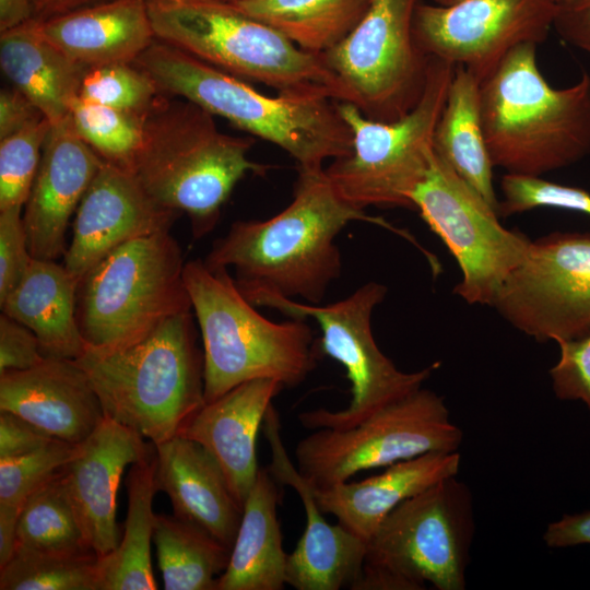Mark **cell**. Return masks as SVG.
Returning a JSON list of instances; mask_svg holds the SVG:
<instances>
[{"mask_svg": "<svg viewBox=\"0 0 590 590\" xmlns=\"http://www.w3.org/2000/svg\"><path fill=\"white\" fill-rule=\"evenodd\" d=\"M104 416L154 446L178 436L204 405L203 351L192 310L168 318L144 339L78 359Z\"/></svg>", "mask_w": 590, "mask_h": 590, "instance_id": "8992f818", "label": "cell"}, {"mask_svg": "<svg viewBox=\"0 0 590 590\" xmlns=\"http://www.w3.org/2000/svg\"><path fill=\"white\" fill-rule=\"evenodd\" d=\"M481 81L456 66L446 102L435 128V153L497 212L493 163L480 110Z\"/></svg>", "mask_w": 590, "mask_h": 590, "instance_id": "f1b7e54d", "label": "cell"}, {"mask_svg": "<svg viewBox=\"0 0 590 590\" xmlns=\"http://www.w3.org/2000/svg\"><path fill=\"white\" fill-rule=\"evenodd\" d=\"M79 282L56 260L33 259L1 311L31 329L45 357L78 359L86 343L76 318Z\"/></svg>", "mask_w": 590, "mask_h": 590, "instance_id": "484cf974", "label": "cell"}, {"mask_svg": "<svg viewBox=\"0 0 590 590\" xmlns=\"http://www.w3.org/2000/svg\"><path fill=\"white\" fill-rule=\"evenodd\" d=\"M493 307L538 342L590 333V233H552L531 241Z\"/></svg>", "mask_w": 590, "mask_h": 590, "instance_id": "9a60e30c", "label": "cell"}, {"mask_svg": "<svg viewBox=\"0 0 590 590\" xmlns=\"http://www.w3.org/2000/svg\"><path fill=\"white\" fill-rule=\"evenodd\" d=\"M263 430L272 452V462L267 469L280 484L290 485L297 492L306 515L303 535L287 554L286 585L296 590L350 589L362 570L367 543L339 522L330 524L324 519L311 486L285 451L273 404L264 416Z\"/></svg>", "mask_w": 590, "mask_h": 590, "instance_id": "ffe728a7", "label": "cell"}, {"mask_svg": "<svg viewBox=\"0 0 590 590\" xmlns=\"http://www.w3.org/2000/svg\"><path fill=\"white\" fill-rule=\"evenodd\" d=\"M154 448L133 429L104 417L62 468L69 502L86 543L98 557L113 552L121 538L116 507L125 468L142 460Z\"/></svg>", "mask_w": 590, "mask_h": 590, "instance_id": "ac0fdd59", "label": "cell"}, {"mask_svg": "<svg viewBox=\"0 0 590 590\" xmlns=\"http://www.w3.org/2000/svg\"><path fill=\"white\" fill-rule=\"evenodd\" d=\"M557 8L554 0L418 2L413 32L425 55L462 66L482 82L514 48L543 43Z\"/></svg>", "mask_w": 590, "mask_h": 590, "instance_id": "2e32d148", "label": "cell"}, {"mask_svg": "<svg viewBox=\"0 0 590 590\" xmlns=\"http://www.w3.org/2000/svg\"><path fill=\"white\" fill-rule=\"evenodd\" d=\"M418 0H373L359 23L320 54L354 104L369 119L391 122L423 94L429 56L413 32Z\"/></svg>", "mask_w": 590, "mask_h": 590, "instance_id": "4fadbf2b", "label": "cell"}, {"mask_svg": "<svg viewBox=\"0 0 590 590\" xmlns=\"http://www.w3.org/2000/svg\"><path fill=\"white\" fill-rule=\"evenodd\" d=\"M33 17L32 0H0V32L21 25Z\"/></svg>", "mask_w": 590, "mask_h": 590, "instance_id": "7dc6e473", "label": "cell"}, {"mask_svg": "<svg viewBox=\"0 0 590 590\" xmlns=\"http://www.w3.org/2000/svg\"><path fill=\"white\" fill-rule=\"evenodd\" d=\"M387 287L370 281L347 297L329 304H307L292 299L272 302L269 307L290 318L314 319L321 331L319 353L339 362L351 382V401L343 410L323 408L298 414L308 429H347L367 420L390 403L420 389L438 364L406 373L400 370L377 345L371 316L381 304Z\"/></svg>", "mask_w": 590, "mask_h": 590, "instance_id": "8fae6325", "label": "cell"}, {"mask_svg": "<svg viewBox=\"0 0 590 590\" xmlns=\"http://www.w3.org/2000/svg\"><path fill=\"white\" fill-rule=\"evenodd\" d=\"M70 116L79 135L103 160L130 170L142 142L143 115L76 96Z\"/></svg>", "mask_w": 590, "mask_h": 590, "instance_id": "e575fe53", "label": "cell"}, {"mask_svg": "<svg viewBox=\"0 0 590 590\" xmlns=\"http://www.w3.org/2000/svg\"><path fill=\"white\" fill-rule=\"evenodd\" d=\"M50 128V121L42 118L0 140V211L24 206Z\"/></svg>", "mask_w": 590, "mask_h": 590, "instance_id": "8d00e7d4", "label": "cell"}, {"mask_svg": "<svg viewBox=\"0 0 590 590\" xmlns=\"http://www.w3.org/2000/svg\"><path fill=\"white\" fill-rule=\"evenodd\" d=\"M1 590H101L95 552L51 553L15 547L0 567Z\"/></svg>", "mask_w": 590, "mask_h": 590, "instance_id": "836d02e7", "label": "cell"}, {"mask_svg": "<svg viewBox=\"0 0 590 590\" xmlns=\"http://www.w3.org/2000/svg\"><path fill=\"white\" fill-rule=\"evenodd\" d=\"M460 463L458 451L427 452L396 462L384 472L358 482L311 488L323 514L334 516L340 524L367 543L399 504L456 476Z\"/></svg>", "mask_w": 590, "mask_h": 590, "instance_id": "cb8c5ba5", "label": "cell"}, {"mask_svg": "<svg viewBox=\"0 0 590 590\" xmlns=\"http://www.w3.org/2000/svg\"><path fill=\"white\" fill-rule=\"evenodd\" d=\"M462 439L444 398L421 387L354 427L315 429L295 448L296 468L323 488L427 452L458 451Z\"/></svg>", "mask_w": 590, "mask_h": 590, "instance_id": "7c38bea8", "label": "cell"}, {"mask_svg": "<svg viewBox=\"0 0 590 590\" xmlns=\"http://www.w3.org/2000/svg\"><path fill=\"white\" fill-rule=\"evenodd\" d=\"M33 259L22 208L0 211V302L19 285Z\"/></svg>", "mask_w": 590, "mask_h": 590, "instance_id": "60d3db41", "label": "cell"}, {"mask_svg": "<svg viewBox=\"0 0 590 590\" xmlns=\"http://www.w3.org/2000/svg\"><path fill=\"white\" fill-rule=\"evenodd\" d=\"M161 93L187 99L292 156L299 169L352 152L353 135L338 101L318 94L268 96L237 76L155 39L133 62Z\"/></svg>", "mask_w": 590, "mask_h": 590, "instance_id": "7a4b0ae2", "label": "cell"}, {"mask_svg": "<svg viewBox=\"0 0 590 590\" xmlns=\"http://www.w3.org/2000/svg\"><path fill=\"white\" fill-rule=\"evenodd\" d=\"M283 388L273 379L243 382L205 402L179 433L212 456L241 507L260 470L256 452L259 429Z\"/></svg>", "mask_w": 590, "mask_h": 590, "instance_id": "7402d4cb", "label": "cell"}, {"mask_svg": "<svg viewBox=\"0 0 590 590\" xmlns=\"http://www.w3.org/2000/svg\"><path fill=\"white\" fill-rule=\"evenodd\" d=\"M155 38L241 80L279 93H307L351 103L320 55L219 0H146Z\"/></svg>", "mask_w": 590, "mask_h": 590, "instance_id": "52a82bcc", "label": "cell"}, {"mask_svg": "<svg viewBox=\"0 0 590 590\" xmlns=\"http://www.w3.org/2000/svg\"><path fill=\"white\" fill-rule=\"evenodd\" d=\"M156 484L173 514L190 521L232 550L243 507L212 456L198 442L175 436L155 446Z\"/></svg>", "mask_w": 590, "mask_h": 590, "instance_id": "603a6c76", "label": "cell"}, {"mask_svg": "<svg viewBox=\"0 0 590 590\" xmlns=\"http://www.w3.org/2000/svg\"><path fill=\"white\" fill-rule=\"evenodd\" d=\"M0 411L71 444L83 442L105 417L84 369L74 359L55 357L30 369L1 373Z\"/></svg>", "mask_w": 590, "mask_h": 590, "instance_id": "44dd1931", "label": "cell"}, {"mask_svg": "<svg viewBox=\"0 0 590 590\" xmlns=\"http://www.w3.org/2000/svg\"><path fill=\"white\" fill-rule=\"evenodd\" d=\"M184 257L169 232L115 249L79 282L76 318L86 350L139 342L168 318L192 310Z\"/></svg>", "mask_w": 590, "mask_h": 590, "instance_id": "9c48e42d", "label": "cell"}, {"mask_svg": "<svg viewBox=\"0 0 590 590\" xmlns=\"http://www.w3.org/2000/svg\"><path fill=\"white\" fill-rule=\"evenodd\" d=\"M153 542L166 590H215L231 550L174 514L155 515Z\"/></svg>", "mask_w": 590, "mask_h": 590, "instance_id": "1f68e13d", "label": "cell"}, {"mask_svg": "<svg viewBox=\"0 0 590 590\" xmlns=\"http://www.w3.org/2000/svg\"><path fill=\"white\" fill-rule=\"evenodd\" d=\"M103 158L79 135L70 114L51 125L22 214L34 259L63 256L69 221Z\"/></svg>", "mask_w": 590, "mask_h": 590, "instance_id": "d6986e66", "label": "cell"}, {"mask_svg": "<svg viewBox=\"0 0 590 590\" xmlns=\"http://www.w3.org/2000/svg\"><path fill=\"white\" fill-rule=\"evenodd\" d=\"M156 451L131 464L127 476L128 511L118 546L98 557L101 590H155L151 557L155 514Z\"/></svg>", "mask_w": 590, "mask_h": 590, "instance_id": "f546056e", "label": "cell"}, {"mask_svg": "<svg viewBox=\"0 0 590 590\" xmlns=\"http://www.w3.org/2000/svg\"><path fill=\"white\" fill-rule=\"evenodd\" d=\"M46 118L42 111L19 90L4 88L0 93V140L32 122Z\"/></svg>", "mask_w": 590, "mask_h": 590, "instance_id": "f6af8a7d", "label": "cell"}, {"mask_svg": "<svg viewBox=\"0 0 590 590\" xmlns=\"http://www.w3.org/2000/svg\"><path fill=\"white\" fill-rule=\"evenodd\" d=\"M365 221L411 236L345 199L321 169H299L293 198L268 220L234 222L204 263L234 269L240 293L256 307L279 299L320 304L342 271L335 239L351 222Z\"/></svg>", "mask_w": 590, "mask_h": 590, "instance_id": "6da1fadb", "label": "cell"}, {"mask_svg": "<svg viewBox=\"0 0 590 590\" xmlns=\"http://www.w3.org/2000/svg\"><path fill=\"white\" fill-rule=\"evenodd\" d=\"M373 0H239L233 7L320 55L359 23ZM228 3V2H227Z\"/></svg>", "mask_w": 590, "mask_h": 590, "instance_id": "4dcf8cb0", "label": "cell"}, {"mask_svg": "<svg viewBox=\"0 0 590 590\" xmlns=\"http://www.w3.org/2000/svg\"><path fill=\"white\" fill-rule=\"evenodd\" d=\"M498 216L535 208H557L590 215V193L581 188L554 184L538 176L506 174L500 182Z\"/></svg>", "mask_w": 590, "mask_h": 590, "instance_id": "f35d334b", "label": "cell"}, {"mask_svg": "<svg viewBox=\"0 0 590 590\" xmlns=\"http://www.w3.org/2000/svg\"><path fill=\"white\" fill-rule=\"evenodd\" d=\"M43 36L83 67L133 63L156 39L146 0H105L44 21Z\"/></svg>", "mask_w": 590, "mask_h": 590, "instance_id": "d4e9b609", "label": "cell"}, {"mask_svg": "<svg viewBox=\"0 0 590 590\" xmlns=\"http://www.w3.org/2000/svg\"><path fill=\"white\" fill-rule=\"evenodd\" d=\"M535 44L514 48L480 84V110L494 167L538 176L590 154V75L554 88Z\"/></svg>", "mask_w": 590, "mask_h": 590, "instance_id": "3957f363", "label": "cell"}, {"mask_svg": "<svg viewBox=\"0 0 590 590\" xmlns=\"http://www.w3.org/2000/svg\"><path fill=\"white\" fill-rule=\"evenodd\" d=\"M456 66L429 56L426 84L416 106L402 118H367L352 103L338 109L353 135L352 152L324 168L340 196L351 204L414 210L411 197L425 177L433 138Z\"/></svg>", "mask_w": 590, "mask_h": 590, "instance_id": "30bf717a", "label": "cell"}, {"mask_svg": "<svg viewBox=\"0 0 590 590\" xmlns=\"http://www.w3.org/2000/svg\"><path fill=\"white\" fill-rule=\"evenodd\" d=\"M255 140L221 132L213 115L161 93L143 115L140 149L130 172L160 204L186 213L192 235H208L246 174L267 166L248 157Z\"/></svg>", "mask_w": 590, "mask_h": 590, "instance_id": "277c9868", "label": "cell"}, {"mask_svg": "<svg viewBox=\"0 0 590 590\" xmlns=\"http://www.w3.org/2000/svg\"><path fill=\"white\" fill-rule=\"evenodd\" d=\"M184 279L200 330L205 402L255 379L300 385L317 366L318 340L304 319L262 316L225 268L185 263Z\"/></svg>", "mask_w": 590, "mask_h": 590, "instance_id": "5b68a950", "label": "cell"}, {"mask_svg": "<svg viewBox=\"0 0 590 590\" xmlns=\"http://www.w3.org/2000/svg\"><path fill=\"white\" fill-rule=\"evenodd\" d=\"M279 484L268 469L260 468L215 590H281L286 585L287 554L278 519L282 498Z\"/></svg>", "mask_w": 590, "mask_h": 590, "instance_id": "83f0119b", "label": "cell"}, {"mask_svg": "<svg viewBox=\"0 0 590 590\" xmlns=\"http://www.w3.org/2000/svg\"><path fill=\"white\" fill-rule=\"evenodd\" d=\"M56 439L23 420L0 411V459H12L33 452Z\"/></svg>", "mask_w": 590, "mask_h": 590, "instance_id": "7bdbcfd3", "label": "cell"}, {"mask_svg": "<svg viewBox=\"0 0 590 590\" xmlns=\"http://www.w3.org/2000/svg\"><path fill=\"white\" fill-rule=\"evenodd\" d=\"M543 540L552 548L590 544V510L564 515L548 523Z\"/></svg>", "mask_w": 590, "mask_h": 590, "instance_id": "bcb514c9", "label": "cell"}, {"mask_svg": "<svg viewBox=\"0 0 590 590\" xmlns=\"http://www.w3.org/2000/svg\"><path fill=\"white\" fill-rule=\"evenodd\" d=\"M411 200L460 267L462 278L453 293L470 305L493 306L498 290L523 260L531 240L505 228L496 210L435 151Z\"/></svg>", "mask_w": 590, "mask_h": 590, "instance_id": "5bb4252c", "label": "cell"}, {"mask_svg": "<svg viewBox=\"0 0 590 590\" xmlns=\"http://www.w3.org/2000/svg\"><path fill=\"white\" fill-rule=\"evenodd\" d=\"M61 470L23 504L15 547L51 553L94 552L86 543L69 502Z\"/></svg>", "mask_w": 590, "mask_h": 590, "instance_id": "d6a6232c", "label": "cell"}, {"mask_svg": "<svg viewBox=\"0 0 590 590\" xmlns=\"http://www.w3.org/2000/svg\"><path fill=\"white\" fill-rule=\"evenodd\" d=\"M45 358L34 332L1 311L0 374L9 370L30 369Z\"/></svg>", "mask_w": 590, "mask_h": 590, "instance_id": "b9f144b4", "label": "cell"}, {"mask_svg": "<svg viewBox=\"0 0 590 590\" xmlns=\"http://www.w3.org/2000/svg\"><path fill=\"white\" fill-rule=\"evenodd\" d=\"M180 214L156 202L130 170L103 160L76 209L62 264L80 282L126 243L170 232Z\"/></svg>", "mask_w": 590, "mask_h": 590, "instance_id": "e0dca14e", "label": "cell"}, {"mask_svg": "<svg viewBox=\"0 0 590 590\" xmlns=\"http://www.w3.org/2000/svg\"><path fill=\"white\" fill-rule=\"evenodd\" d=\"M80 444L52 439L27 455L0 459V512L19 518L27 497L68 464Z\"/></svg>", "mask_w": 590, "mask_h": 590, "instance_id": "d590c367", "label": "cell"}, {"mask_svg": "<svg viewBox=\"0 0 590 590\" xmlns=\"http://www.w3.org/2000/svg\"><path fill=\"white\" fill-rule=\"evenodd\" d=\"M0 33L3 74L51 125L64 119L88 69L48 42L35 17Z\"/></svg>", "mask_w": 590, "mask_h": 590, "instance_id": "4316f807", "label": "cell"}, {"mask_svg": "<svg viewBox=\"0 0 590 590\" xmlns=\"http://www.w3.org/2000/svg\"><path fill=\"white\" fill-rule=\"evenodd\" d=\"M559 357L550 369L555 396L560 400H579L590 411V333L556 342Z\"/></svg>", "mask_w": 590, "mask_h": 590, "instance_id": "ab89813d", "label": "cell"}, {"mask_svg": "<svg viewBox=\"0 0 590 590\" xmlns=\"http://www.w3.org/2000/svg\"><path fill=\"white\" fill-rule=\"evenodd\" d=\"M553 28L564 42L590 56V0L558 4Z\"/></svg>", "mask_w": 590, "mask_h": 590, "instance_id": "ee69618b", "label": "cell"}, {"mask_svg": "<svg viewBox=\"0 0 590 590\" xmlns=\"http://www.w3.org/2000/svg\"><path fill=\"white\" fill-rule=\"evenodd\" d=\"M557 4H562L571 0H554Z\"/></svg>", "mask_w": 590, "mask_h": 590, "instance_id": "681fc988", "label": "cell"}, {"mask_svg": "<svg viewBox=\"0 0 590 590\" xmlns=\"http://www.w3.org/2000/svg\"><path fill=\"white\" fill-rule=\"evenodd\" d=\"M219 1H223V2H228V3H231V2H235V1H239V0H219Z\"/></svg>", "mask_w": 590, "mask_h": 590, "instance_id": "f907efd6", "label": "cell"}, {"mask_svg": "<svg viewBox=\"0 0 590 590\" xmlns=\"http://www.w3.org/2000/svg\"><path fill=\"white\" fill-rule=\"evenodd\" d=\"M469 486L451 476L399 504L367 542L352 590H463L474 535Z\"/></svg>", "mask_w": 590, "mask_h": 590, "instance_id": "ba28073f", "label": "cell"}, {"mask_svg": "<svg viewBox=\"0 0 590 590\" xmlns=\"http://www.w3.org/2000/svg\"><path fill=\"white\" fill-rule=\"evenodd\" d=\"M161 94L154 80L134 63L90 68L79 96L85 101L144 115Z\"/></svg>", "mask_w": 590, "mask_h": 590, "instance_id": "74e56055", "label": "cell"}, {"mask_svg": "<svg viewBox=\"0 0 590 590\" xmlns=\"http://www.w3.org/2000/svg\"><path fill=\"white\" fill-rule=\"evenodd\" d=\"M34 17L40 21L105 0H32Z\"/></svg>", "mask_w": 590, "mask_h": 590, "instance_id": "c3c4849f", "label": "cell"}]
</instances>
